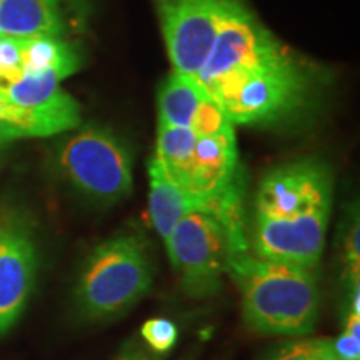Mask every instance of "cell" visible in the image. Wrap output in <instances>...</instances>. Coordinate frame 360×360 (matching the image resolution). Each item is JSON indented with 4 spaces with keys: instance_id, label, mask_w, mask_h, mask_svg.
<instances>
[{
    "instance_id": "cell-14",
    "label": "cell",
    "mask_w": 360,
    "mask_h": 360,
    "mask_svg": "<svg viewBox=\"0 0 360 360\" xmlns=\"http://www.w3.org/2000/svg\"><path fill=\"white\" fill-rule=\"evenodd\" d=\"M205 96L195 79L174 70L159 94V124L188 129Z\"/></svg>"
},
{
    "instance_id": "cell-22",
    "label": "cell",
    "mask_w": 360,
    "mask_h": 360,
    "mask_svg": "<svg viewBox=\"0 0 360 360\" xmlns=\"http://www.w3.org/2000/svg\"><path fill=\"white\" fill-rule=\"evenodd\" d=\"M57 6L64 4V6L74 7V8H82L85 6V0H56Z\"/></svg>"
},
{
    "instance_id": "cell-7",
    "label": "cell",
    "mask_w": 360,
    "mask_h": 360,
    "mask_svg": "<svg viewBox=\"0 0 360 360\" xmlns=\"http://www.w3.org/2000/svg\"><path fill=\"white\" fill-rule=\"evenodd\" d=\"M229 0H155L174 70L195 77L204 67Z\"/></svg>"
},
{
    "instance_id": "cell-23",
    "label": "cell",
    "mask_w": 360,
    "mask_h": 360,
    "mask_svg": "<svg viewBox=\"0 0 360 360\" xmlns=\"http://www.w3.org/2000/svg\"><path fill=\"white\" fill-rule=\"evenodd\" d=\"M2 146H4V143H2V142H0V147H2Z\"/></svg>"
},
{
    "instance_id": "cell-18",
    "label": "cell",
    "mask_w": 360,
    "mask_h": 360,
    "mask_svg": "<svg viewBox=\"0 0 360 360\" xmlns=\"http://www.w3.org/2000/svg\"><path fill=\"white\" fill-rule=\"evenodd\" d=\"M332 340L299 339L282 345L269 360H334Z\"/></svg>"
},
{
    "instance_id": "cell-4",
    "label": "cell",
    "mask_w": 360,
    "mask_h": 360,
    "mask_svg": "<svg viewBox=\"0 0 360 360\" xmlns=\"http://www.w3.org/2000/svg\"><path fill=\"white\" fill-rule=\"evenodd\" d=\"M205 92L233 125L272 122L302 105L309 92V75L289 53L267 64L233 70L215 80Z\"/></svg>"
},
{
    "instance_id": "cell-11",
    "label": "cell",
    "mask_w": 360,
    "mask_h": 360,
    "mask_svg": "<svg viewBox=\"0 0 360 360\" xmlns=\"http://www.w3.org/2000/svg\"><path fill=\"white\" fill-rule=\"evenodd\" d=\"M236 132L197 137L186 191L199 199H210L231 191L237 180Z\"/></svg>"
},
{
    "instance_id": "cell-17",
    "label": "cell",
    "mask_w": 360,
    "mask_h": 360,
    "mask_svg": "<svg viewBox=\"0 0 360 360\" xmlns=\"http://www.w3.org/2000/svg\"><path fill=\"white\" fill-rule=\"evenodd\" d=\"M188 129L197 137H214V135L233 132V124L231 122V119L225 114L222 107L207 94L204 101L200 102L195 115H193V120Z\"/></svg>"
},
{
    "instance_id": "cell-16",
    "label": "cell",
    "mask_w": 360,
    "mask_h": 360,
    "mask_svg": "<svg viewBox=\"0 0 360 360\" xmlns=\"http://www.w3.org/2000/svg\"><path fill=\"white\" fill-rule=\"evenodd\" d=\"M197 135L186 127L160 125L157 129L155 159L177 186L187 187Z\"/></svg>"
},
{
    "instance_id": "cell-5",
    "label": "cell",
    "mask_w": 360,
    "mask_h": 360,
    "mask_svg": "<svg viewBox=\"0 0 360 360\" xmlns=\"http://www.w3.org/2000/svg\"><path fill=\"white\" fill-rule=\"evenodd\" d=\"M58 167L84 195L97 202H115L134 187L132 157L117 135L89 125L70 135L58 148Z\"/></svg>"
},
{
    "instance_id": "cell-9",
    "label": "cell",
    "mask_w": 360,
    "mask_h": 360,
    "mask_svg": "<svg viewBox=\"0 0 360 360\" xmlns=\"http://www.w3.org/2000/svg\"><path fill=\"white\" fill-rule=\"evenodd\" d=\"M37 274V249L29 225L15 214L0 215V337L24 312Z\"/></svg>"
},
{
    "instance_id": "cell-3",
    "label": "cell",
    "mask_w": 360,
    "mask_h": 360,
    "mask_svg": "<svg viewBox=\"0 0 360 360\" xmlns=\"http://www.w3.org/2000/svg\"><path fill=\"white\" fill-rule=\"evenodd\" d=\"M152 282L154 265L146 238L120 233L90 252L75 300L85 319H109L137 304L150 290Z\"/></svg>"
},
{
    "instance_id": "cell-15",
    "label": "cell",
    "mask_w": 360,
    "mask_h": 360,
    "mask_svg": "<svg viewBox=\"0 0 360 360\" xmlns=\"http://www.w3.org/2000/svg\"><path fill=\"white\" fill-rule=\"evenodd\" d=\"M25 74H56L64 80L77 72V52L64 39H24ZM24 74V75H25Z\"/></svg>"
},
{
    "instance_id": "cell-12",
    "label": "cell",
    "mask_w": 360,
    "mask_h": 360,
    "mask_svg": "<svg viewBox=\"0 0 360 360\" xmlns=\"http://www.w3.org/2000/svg\"><path fill=\"white\" fill-rule=\"evenodd\" d=\"M210 199H199L177 186L155 155L148 162V214L157 233L164 240L184 215L205 207Z\"/></svg>"
},
{
    "instance_id": "cell-2",
    "label": "cell",
    "mask_w": 360,
    "mask_h": 360,
    "mask_svg": "<svg viewBox=\"0 0 360 360\" xmlns=\"http://www.w3.org/2000/svg\"><path fill=\"white\" fill-rule=\"evenodd\" d=\"M164 242L184 289L199 299L215 294L233 255L249 250L240 184L184 215Z\"/></svg>"
},
{
    "instance_id": "cell-24",
    "label": "cell",
    "mask_w": 360,
    "mask_h": 360,
    "mask_svg": "<svg viewBox=\"0 0 360 360\" xmlns=\"http://www.w3.org/2000/svg\"><path fill=\"white\" fill-rule=\"evenodd\" d=\"M334 360H339V359H337V357H335V359H334Z\"/></svg>"
},
{
    "instance_id": "cell-19",
    "label": "cell",
    "mask_w": 360,
    "mask_h": 360,
    "mask_svg": "<svg viewBox=\"0 0 360 360\" xmlns=\"http://www.w3.org/2000/svg\"><path fill=\"white\" fill-rule=\"evenodd\" d=\"M25 74L24 39H0V92Z\"/></svg>"
},
{
    "instance_id": "cell-6",
    "label": "cell",
    "mask_w": 360,
    "mask_h": 360,
    "mask_svg": "<svg viewBox=\"0 0 360 360\" xmlns=\"http://www.w3.org/2000/svg\"><path fill=\"white\" fill-rule=\"evenodd\" d=\"M289 53L242 0H229L220 17L209 57L193 79L205 90L233 70L267 64Z\"/></svg>"
},
{
    "instance_id": "cell-13",
    "label": "cell",
    "mask_w": 360,
    "mask_h": 360,
    "mask_svg": "<svg viewBox=\"0 0 360 360\" xmlns=\"http://www.w3.org/2000/svg\"><path fill=\"white\" fill-rule=\"evenodd\" d=\"M64 30L56 0H0V39H62Z\"/></svg>"
},
{
    "instance_id": "cell-21",
    "label": "cell",
    "mask_w": 360,
    "mask_h": 360,
    "mask_svg": "<svg viewBox=\"0 0 360 360\" xmlns=\"http://www.w3.org/2000/svg\"><path fill=\"white\" fill-rule=\"evenodd\" d=\"M115 360H159V357H157L155 352H152L150 349L142 347L137 342L130 340L124 345Z\"/></svg>"
},
{
    "instance_id": "cell-1",
    "label": "cell",
    "mask_w": 360,
    "mask_h": 360,
    "mask_svg": "<svg viewBox=\"0 0 360 360\" xmlns=\"http://www.w3.org/2000/svg\"><path fill=\"white\" fill-rule=\"evenodd\" d=\"M227 274L240 290L244 321L252 330L304 337L317 326L321 294L315 269L259 259L247 250L233 255Z\"/></svg>"
},
{
    "instance_id": "cell-8",
    "label": "cell",
    "mask_w": 360,
    "mask_h": 360,
    "mask_svg": "<svg viewBox=\"0 0 360 360\" xmlns=\"http://www.w3.org/2000/svg\"><path fill=\"white\" fill-rule=\"evenodd\" d=\"M330 175L322 164L300 160L274 169L262 179L255 197V219H294L330 209Z\"/></svg>"
},
{
    "instance_id": "cell-10",
    "label": "cell",
    "mask_w": 360,
    "mask_h": 360,
    "mask_svg": "<svg viewBox=\"0 0 360 360\" xmlns=\"http://www.w3.org/2000/svg\"><path fill=\"white\" fill-rule=\"evenodd\" d=\"M80 125L77 101L60 90L51 101L13 105L0 98V142L51 137Z\"/></svg>"
},
{
    "instance_id": "cell-20",
    "label": "cell",
    "mask_w": 360,
    "mask_h": 360,
    "mask_svg": "<svg viewBox=\"0 0 360 360\" xmlns=\"http://www.w3.org/2000/svg\"><path fill=\"white\" fill-rule=\"evenodd\" d=\"M141 335L152 352L167 354L177 344L179 328L169 319L155 317L143 323Z\"/></svg>"
}]
</instances>
